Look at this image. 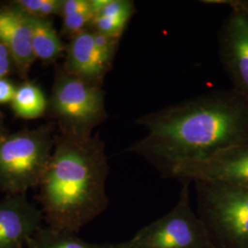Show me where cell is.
Instances as JSON below:
<instances>
[{"label": "cell", "instance_id": "3", "mask_svg": "<svg viewBox=\"0 0 248 248\" xmlns=\"http://www.w3.org/2000/svg\"><path fill=\"white\" fill-rule=\"evenodd\" d=\"M54 124L0 135V191L26 195L38 187L53 155Z\"/></svg>", "mask_w": 248, "mask_h": 248}, {"label": "cell", "instance_id": "16", "mask_svg": "<svg viewBox=\"0 0 248 248\" xmlns=\"http://www.w3.org/2000/svg\"><path fill=\"white\" fill-rule=\"evenodd\" d=\"M60 16L62 35L72 39L91 25L94 18L91 0H62Z\"/></svg>", "mask_w": 248, "mask_h": 248}, {"label": "cell", "instance_id": "20", "mask_svg": "<svg viewBox=\"0 0 248 248\" xmlns=\"http://www.w3.org/2000/svg\"><path fill=\"white\" fill-rule=\"evenodd\" d=\"M6 133V130H5V126H4V123H3V117L1 115V112H0V135L2 134H5Z\"/></svg>", "mask_w": 248, "mask_h": 248}, {"label": "cell", "instance_id": "9", "mask_svg": "<svg viewBox=\"0 0 248 248\" xmlns=\"http://www.w3.org/2000/svg\"><path fill=\"white\" fill-rule=\"evenodd\" d=\"M45 221L41 209L26 195H8L0 201V248H23Z\"/></svg>", "mask_w": 248, "mask_h": 248}, {"label": "cell", "instance_id": "5", "mask_svg": "<svg viewBox=\"0 0 248 248\" xmlns=\"http://www.w3.org/2000/svg\"><path fill=\"white\" fill-rule=\"evenodd\" d=\"M48 109L60 134L72 137L92 136L108 118L102 86L72 75L62 66L55 72Z\"/></svg>", "mask_w": 248, "mask_h": 248}, {"label": "cell", "instance_id": "17", "mask_svg": "<svg viewBox=\"0 0 248 248\" xmlns=\"http://www.w3.org/2000/svg\"><path fill=\"white\" fill-rule=\"evenodd\" d=\"M12 4L31 16L50 18L53 15L60 16L62 0H17Z\"/></svg>", "mask_w": 248, "mask_h": 248}, {"label": "cell", "instance_id": "14", "mask_svg": "<svg viewBox=\"0 0 248 248\" xmlns=\"http://www.w3.org/2000/svg\"><path fill=\"white\" fill-rule=\"evenodd\" d=\"M28 248H115V244H93L78 237V233L43 226L27 242Z\"/></svg>", "mask_w": 248, "mask_h": 248}, {"label": "cell", "instance_id": "11", "mask_svg": "<svg viewBox=\"0 0 248 248\" xmlns=\"http://www.w3.org/2000/svg\"><path fill=\"white\" fill-rule=\"evenodd\" d=\"M0 41L9 50L15 70L26 78L36 60L31 16L12 3L0 9Z\"/></svg>", "mask_w": 248, "mask_h": 248}, {"label": "cell", "instance_id": "13", "mask_svg": "<svg viewBox=\"0 0 248 248\" xmlns=\"http://www.w3.org/2000/svg\"><path fill=\"white\" fill-rule=\"evenodd\" d=\"M31 16V15H30ZM32 31V50L36 59L52 62L65 53L66 46L53 27L50 18L31 16Z\"/></svg>", "mask_w": 248, "mask_h": 248}, {"label": "cell", "instance_id": "1", "mask_svg": "<svg viewBox=\"0 0 248 248\" xmlns=\"http://www.w3.org/2000/svg\"><path fill=\"white\" fill-rule=\"evenodd\" d=\"M147 133L127 152L165 177L248 142V102L233 89L215 90L140 117Z\"/></svg>", "mask_w": 248, "mask_h": 248}, {"label": "cell", "instance_id": "6", "mask_svg": "<svg viewBox=\"0 0 248 248\" xmlns=\"http://www.w3.org/2000/svg\"><path fill=\"white\" fill-rule=\"evenodd\" d=\"M183 186L177 205L166 215L142 227L115 248H213L203 222L189 200L190 181Z\"/></svg>", "mask_w": 248, "mask_h": 248}, {"label": "cell", "instance_id": "8", "mask_svg": "<svg viewBox=\"0 0 248 248\" xmlns=\"http://www.w3.org/2000/svg\"><path fill=\"white\" fill-rule=\"evenodd\" d=\"M181 181H213L248 186V142L222 151L211 159L176 170Z\"/></svg>", "mask_w": 248, "mask_h": 248}, {"label": "cell", "instance_id": "4", "mask_svg": "<svg viewBox=\"0 0 248 248\" xmlns=\"http://www.w3.org/2000/svg\"><path fill=\"white\" fill-rule=\"evenodd\" d=\"M197 214L213 248H248V186L194 181Z\"/></svg>", "mask_w": 248, "mask_h": 248}, {"label": "cell", "instance_id": "7", "mask_svg": "<svg viewBox=\"0 0 248 248\" xmlns=\"http://www.w3.org/2000/svg\"><path fill=\"white\" fill-rule=\"evenodd\" d=\"M218 2L231 7L218 34L221 62L232 89L248 102V0Z\"/></svg>", "mask_w": 248, "mask_h": 248}, {"label": "cell", "instance_id": "18", "mask_svg": "<svg viewBox=\"0 0 248 248\" xmlns=\"http://www.w3.org/2000/svg\"><path fill=\"white\" fill-rule=\"evenodd\" d=\"M13 68L15 70L14 62L9 50L0 41V78H7L13 70Z\"/></svg>", "mask_w": 248, "mask_h": 248}, {"label": "cell", "instance_id": "2", "mask_svg": "<svg viewBox=\"0 0 248 248\" xmlns=\"http://www.w3.org/2000/svg\"><path fill=\"white\" fill-rule=\"evenodd\" d=\"M109 166L98 135L55 136L53 155L41 180L38 201L47 226L78 233L109 204Z\"/></svg>", "mask_w": 248, "mask_h": 248}, {"label": "cell", "instance_id": "15", "mask_svg": "<svg viewBox=\"0 0 248 248\" xmlns=\"http://www.w3.org/2000/svg\"><path fill=\"white\" fill-rule=\"evenodd\" d=\"M10 105L18 117L36 119L45 115L48 109V100L36 84L26 81L17 87L16 94Z\"/></svg>", "mask_w": 248, "mask_h": 248}, {"label": "cell", "instance_id": "19", "mask_svg": "<svg viewBox=\"0 0 248 248\" xmlns=\"http://www.w3.org/2000/svg\"><path fill=\"white\" fill-rule=\"evenodd\" d=\"M17 91V87L7 78H0V104L11 103Z\"/></svg>", "mask_w": 248, "mask_h": 248}, {"label": "cell", "instance_id": "10", "mask_svg": "<svg viewBox=\"0 0 248 248\" xmlns=\"http://www.w3.org/2000/svg\"><path fill=\"white\" fill-rule=\"evenodd\" d=\"M115 55L98 47L94 31L89 28L74 36L65 48V71L82 79L103 85L107 74L110 71Z\"/></svg>", "mask_w": 248, "mask_h": 248}, {"label": "cell", "instance_id": "12", "mask_svg": "<svg viewBox=\"0 0 248 248\" xmlns=\"http://www.w3.org/2000/svg\"><path fill=\"white\" fill-rule=\"evenodd\" d=\"M135 12L136 7L132 0H103L89 28L121 40Z\"/></svg>", "mask_w": 248, "mask_h": 248}]
</instances>
